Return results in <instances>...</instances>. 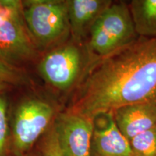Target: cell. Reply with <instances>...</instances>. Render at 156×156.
<instances>
[{
  "label": "cell",
  "instance_id": "cell-10",
  "mask_svg": "<svg viewBox=\"0 0 156 156\" xmlns=\"http://www.w3.org/2000/svg\"><path fill=\"white\" fill-rule=\"evenodd\" d=\"M113 114L119 129L129 141L156 126V104L154 103L128 105L116 109Z\"/></svg>",
  "mask_w": 156,
  "mask_h": 156
},
{
  "label": "cell",
  "instance_id": "cell-5",
  "mask_svg": "<svg viewBox=\"0 0 156 156\" xmlns=\"http://www.w3.org/2000/svg\"><path fill=\"white\" fill-rule=\"evenodd\" d=\"M38 49L25 23L22 2L0 0V61L15 67L36 58Z\"/></svg>",
  "mask_w": 156,
  "mask_h": 156
},
{
  "label": "cell",
  "instance_id": "cell-14",
  "mask_svg": "<svg viewBox=\"0 0 156 156\" xmlns=\"http://www.w3.org/2000/svg\"><path fill=\"white\" fill-rule=\"evenodd\" d=\"M24 77L16 67H11L0 61V84L2 85H18L23 84Z\"/></svg>",
  "mask_w": 156,
  "mask_h": 156
},
{
  "label": "cell",
  "instance_id": "cell-12",
  "mask_svg": "<svg viewBox=\"0 0 156 156\" xmlns=\"http://www.w3.org/2000/svg\"><path fill=\"white\" fill-rule=\"evenodd\" d=\"M132 156H156V126L129 141Z\"/></svg>",
  "mask_w": 156,
  "mask_h": 156
},
{
  "label": "cell",
  "instance_id": "cell-1",
  "mask_svg": "<svg viewBox=\"0 0 156 156\" xmlns=\"http://www.w3.org/2000/svg\"><path fill=\"white\" fill-rule=\"evenodd\" d=\"M156 104V38L131 44L92 64L67 112L93 121L135 103Z\"/></svg>",
  "mask_w": 156,
  "mask_h": 156
},
{
  "label": "cell",
  "instance_id": "cell-11",
  "mask_svg": "<svg viewBox=\"0 0 156 156\" xmlns=\"http://www.w3.org/2000/svg\"><path fill=\"white\" fill-rule=\"evenodd\" d=\"M129 6L138 36L156 38V0H133Z\"/></svg>",
  "mask_w": 156,
  "mask_h": 156
},
{
  "label": "cell",
  "instance_id": "cell-4",
  "mask_svg": "<svg viewBox=\"0 0 156 156\" xmlns=\"http://www.w3.org/2000/svg\"><path fill=\"white\" fill-rule=\"evenodd\" d=\"M24 18L37 48H55L71 36L67 1L32 0L23 3Z\"/></svg>",
  "mask_w": 156,
  "mask_h": 156
},
{
  "label": "cell",
  "instance_id": "cell-16",
  "mask_svg": "<svg viewBox=\"0 0 156 156\" xmlns=\"http://www.w3.org/2000/svg\"><path fill=\"white\" fill-rule=\"evenodd\" d=\"M6 87H7V85H2V84H0V91L4 90L6 89Z\"/></svg>",
  "mask_w": 156,
  "mask_h": 156
},
{
  "label": "cell",
  "instance_id": "cell-3",
  "mask_svg": "<svg viewBox=\"0 0 156 156\" xmlns=\"http://www.w3.org/2000/svg\"><path fill=\"white\" fill-rule=\"evenodd\" d=\"M139 38L129 4L113 2L91 27L86 44L98 58L106 57Z\"/></svg>",
  "mask_w": 156,
  "mask_h": 156
},
{
  "label": "cell",
  "instance_id": "cell-2",
  "mask_svg": "<svg viewBox=\"0 0 156 156\" xmlns=\"http://www.w3.org/2000/svg\"><path fill=\"white\" fill-rule=\"evenodd\" d=\"M98 58L90 53L86 45L72 39L52 48L39 62L38 68L43 79L62 92L77 88Z\"/></svg>",
  "mask_w": 156,
  "mask_h": 156
},
{
  "label": "cell",
  "instance_id": "cell-6",
  "mask_svg": "<svg viewBox=\"0 0 156 156\" xmlns=\"http://www.w3.org/2000/svg\"><path fill=\"white\" fill-rule=\"evenodd\" d=\"M55 109L49 103L31 98L21 103L15 112L12 124V150L16 156L28 152L49 126Z\"/></svg>",
  "mask_w": 156,
  "mask_h": 156
},
{
  "label": "cell",
  "instance_id": "cell-15",
  "mask_svg": "<svg viewBox=\"0 0 156 156\" xmlns=\"http://www.w3.org/2000/svg\"><path fill=\"white\" fill-rule=\"evenodd\" d=\"M41 156H63L53 126L48 129L43 141Z\"/></svg>",
  "mask_w": 156,
  "mask_h": 156
},
{
  "label": "cell",
  "instance_id": "cell-13",
  "mask_svg": "<svg viewBox=\"0 0 156 156\" xmlns=\"http://www.w3.org/2000/svg\"><path fill=\"white\" fill-rule=\"evenodd\" d=\"M7 102L0 96V156L7 155V144L8 137Z\"/></svg>",
  "mask_w": 156,
  "mask_h": 156
},
{
  "label": "cell",
  "instance_id": "cell-9",
  "mask_svg": "<svg viewBox=\"0 0 156 156\" xmlns=\"http://www.w3.org/2000/svg\"><path fill=\"white\" fill-rule=\"evenodd\" d=\"M112 2V0H67L70 34L74 41L83 44L95 21Z\"/></svg>",
  "mask_w": 156,
  "mask_h": 156
},
{
  "label": "cell",
  "instance_id": "cell-7",
  "mask_svg": "<svg viewBox=\"0 0 156 156\" xmlns=\"http://www.w3.org/2000/svg\"><path fill=\"white\" fill-rule=\"evenodd\" d=\"M52 126L63 156H90L93 121L66 111Z\"/></svg>",
  "mask_w": 156,
  "mask_h": 156
},
{
  "label": "cell",
  "instance_id": "cell-8",
  "mask_svg": "<svg viewBox=\"0 0 156 156\" xmlns=\"http://www.w3.org/2000/svg\"><path fill=\"white\" fill-rule=\"evenodd\" d=\"M90 156H132L129 141L119 129L113 113L93 119Z\"/></svg>",
  "mask_w": 156,
  "mask_h": 156
}]
</instances>
